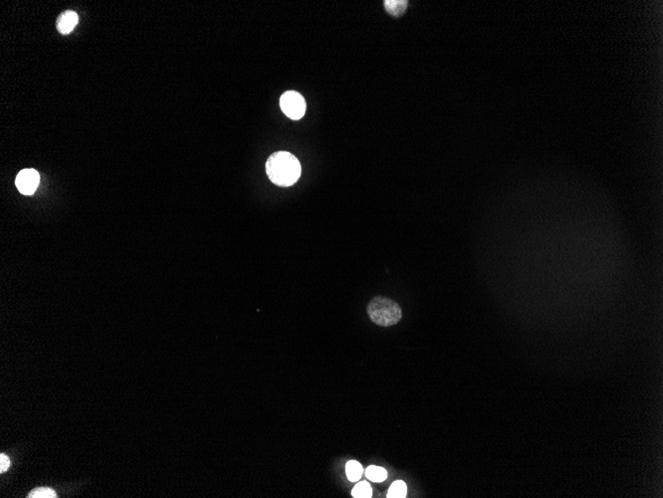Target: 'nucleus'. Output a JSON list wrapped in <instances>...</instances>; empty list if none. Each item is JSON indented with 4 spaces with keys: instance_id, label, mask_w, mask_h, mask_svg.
Returning <instances> with one entry per match:
<instances>
[{
    "instance_id": "f257e3e1",
    "label": "nucleus",
    "mask_w": 663,
    "mask_h": 498,
    "mask_svg": "<svg viewBox=\"0 0 663 498\" xmlns=\"http://www.w3.org/2000/svg\"><path fill=\"white\" fill-rule=\"evenodd\" d=\"M530 288L591 285L612 278L628 258L627 242L611 224L583 219L530 221L521 242Z\"/></svg>"
},
{
    "instance_id": "f03ea898",
    "label": "nucleus",
    "mask_w": 663,
    "mask_h": 498,
    "mask_svg": "<svg viewBox=\"0 0 663 498\" xmlns=\"http://www.w3.org/2000/svg\"><path fill=\"white\" fill-rule=\"evenodd\" d=\"M265 169L270 181L280 187L292 186L301 176L299 160L287 151H278L271 154L266 161Z\"/></svg>"
},
{
    "instance_id": "7ed1b4c3",
    "label": "nucleus",
    "mask_w": 663,
    "mask_h": 498,
    "mask_svg": "<svg viewBox=\"0 0 663 498\" xmlns=\"http://www.w3.org/2000/svg\"><path fill=\"white\" fill-rule=\"evenodd\" d=\"M367 312L370 319L382 327L393 326L403 316L400 306L396 302L385 297L374 298L367 307Z\"/></svg>"
},
{
    "instance_id": "20e7f679",
    "label": "nucleus",
    "mask_w": 663,
    "mask_h": 498,
    "mask_svg": "<svg viewBox=\"0 0 663 498\" xmlns=\"http://www.w3.org/2000/svg\"><path fill=\"white\" fill-rule=\"evenodd\" d=\"M282 112L292 120H300L306 112V102L303 96L295 91H288L280 98Z\"/></svg>"
},
{
    "instance_id": "39448f33",
    "label": "nucleus",
    "mask_w": 663,
    "mask_h": 498,
    "mask_svg": "<svg viewBox=\"0 0 663 498\" xmlns=\"http://www.w3.org/2000/svg\"><path fill=\"white\" fill-rule=\"evenodd\" d=\"M39 181V174L36 170L24 169L18 173L15 184L22 194L31 195L37 189Z\"/></svg>"
},
{
    "instance_id": "423d86ee",
    "label": "nucleus",
    "mask_w": 663,
    "mask_h": 498,
    "mask_svg": "<svg viewBox=\"0 0 663 498\" xmlns=\"http://www.w3.org/2000/svg\"><path fill=\"white\" fill-rule=\"evenodd\" d=\"M79 22L78 14L74 11H66L57 20V28L62 34H69Z\"/></svg>"
},
{
    "instance_id": "0eeeda50",
    "label": "nucleus",
    "mask_w": 663,
    "mask_h": 498,
    "mask_svg": "<svg viewBox=\"0 0 663 498\" xmlns=\"http://www.w3.org/2000/svg\"><path fill=\"white\" fill-rule=\"evenodd\" d=\"M407 5L408 2L406 0H387V1H385L387 11L395 17L402 15L406 10Z\"/></svg>"
},
{
    "instance_id": "6e6552de",
    "label": "nucleus",
    "mask_w": 663,
    "mask_h": 498,
    "mask_svg": "<svg viewBox=\"0 0 663 498\" xmlns=\"http://www.w3.org/2000/svg\"><path fill=\"white\" fill-rule=\"evenodd\" d=\"M346 472H347V476H348L349 480L352 481V482H355V481H358V480L361 479V477L363 475V472H364V469H363L362 464L359 461L350 460V461H348V463L346 465Z\"/></svg>"
},
{
    "instance_id": "1a4fd4ad",
    "label": "nucleus",
    "mask_w": 663,
    "mask_h": 498,
    "mask_svg": "<svg viewBox=\"0 0 663 498\" xmlns=\"http://www.w3.org/2000/svg\"><path fill=\"white\" fill-rule=\"evenodd\" d=\"M366 476L374 482H383L387 478V471L377 465H371L366 470Z\"/></svg>"
},
{
    "instance_id": "9d476101",
    "label": "nucleus",
    "mask_w": 663,
    "mask_h": 498,
    "mask_svg": "<svg viewBox=\"0 0 663 498\" xmlns=\"http://www.w3.org/2000/svg\"><path fill=\"white\" fill-rule=\"evenodd\" d=\"M407 494V486L403 480L394 481L388 489V498H404Z\"/></svg>"
},
{
    "instance_id": "9b49d317",
    "label": "nucleus",
    "mask_w": 663,
    "mask_h": 498,
    "mask_svg": "<svg viewBox=\"0 0 663 498\" xmlns=\"http://www.w3.org/2000/svg\"><path fill=\"white\" fill-rule=\"evenodd\" d=\"M352 495L355 498H370L373 496L372 486L367 481H361L353 488Z\"/></svg>"
},
{
    "instance_id": "f8f14e48",
    "label": "nucleus",
    "mask_w": 663,
    "mask_h": 498,
    "mask_svg": "<svg viewBox=\"0 0 663 498\" xmlns=\"http://www.w3.org/2000/svg\"><path fill=\"white\" fill-rule=\"evenodd\" d=\"M28 498H56L57 493L55 490L48 488V487H40L32 490L28 496Z\"/></svg>"
},
{
    "instance_id": "ddd939ff",
    "label": "nucleus",
    "mask_w": 663,
    "mask_h": 498,
    "mask_svg": "<svg viewBox=\"0 0 663 498\" xmlns=\"http://www.w3.org/2000/svg\"><path fill=\"white\" fill-rule=\"evenodd\" d=\"M10 466V459L4 453L0 454V472H5Z\"/></svg>"
}]
</instances>
